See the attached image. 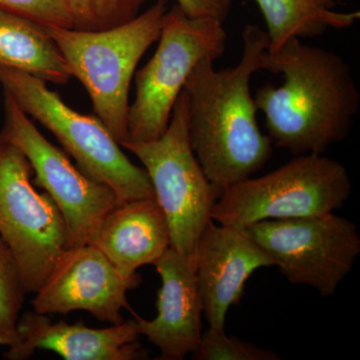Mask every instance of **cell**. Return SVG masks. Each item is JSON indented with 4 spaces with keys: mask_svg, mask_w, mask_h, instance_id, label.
Instances as JSON below:
<instances>
[{
    "mask_svg": "<svg viewBox=\"0 0 360 360\" xmlns=\"http://www.w3.org/2000/svg\"><path fill=\"white\" fill-rule=\"evenodd\" d=\"M243 42L238 65L217 70L212 58L201 59L184 86L191 148L220 193L262 169L274 149L258 124L250 90L251 78L262 70L269 37L259 26L248 25Z\"/></svg>",
    "mask_w": 360,
    "mask_h": 360,
    "instance_id": "1",
    "label": "cell"
},
{
    "mask_svg": "<svg viewBox=\"0 0 360 360\" xmlns=\"http://www.w3.org/2000/svg\"><path fill=\"white\" fill-rule=\"evenodd\" d=\"M262 70L283 77L255 96L276 148L293 155H324L347 139L359 113L360 94L349 65L340 54L291 39L265 52Z\"/></svg>",
    "mask_w": 360,
    "mask_h": 360,
    "instance_id": "2",
    "label": "cell"
},
{
    "mask_svg": "<svg viewBox=\"0 0 360 360\" xmlns=\"http://www.w3.org/2000/svg\"><path fill=\"white\" fill-rule=\"evenodd\" d=\"M165 0L123 25L84 32L47 27L63 53L72 77L89 92L97 117L118 143L127 136L129 87L142 56L160 39Z\"/></svg>",
    "mask_w": 360,
    "mask_h": 360,
    "instance_id": "3",
    "label": "cell"
},
{
    "mask_svg": "<svg viewBox=\"0 0 360 360\" xmlns=\"http://www.w3.org/2000/svg\"><path fill=\"white\" fill-rule=\"evenodd\" d=\"M0 84L26 115L56 135L85 175L110 187L120 203L155 200L146 170L129 160L98 117L73 110L46 82L30 73L0 68Z\"/></svg>",
    "mask_w": 360,
    "mask_h": 360,
    "instance_id": "4",
    "label": "cell"
},
{
    "mask_svg": "<svg viewBox=\"0 0 360 360\" xmlns=\"http://www.w3.org/2000/svg\"><path fill=\"white\" fill-rule=\"evenodd\" d=\"M352 194L347 167L324 155H296L283 167L227 187L213 206L217 224L246 229L269 219L326 214Z\"/></svg>",
    "mask_w": 360,
    "mask_h": 360,
    "instance_id": "5",
    "label": "cell"
},
{
    "mask_svg": "<svg viewBox=\"0 0 360 360\" xmlns=\"http://www.w3.org/2000/svg\"><path fill=\"white\" fill-rule=\"evenodd\" d=\"M226 39L220 21L191 18L177 4L167 9L155 53L135 75V97L129 104L124 141L160 139L191 71L201 59L221 58Z\"/></svg>",
    "mask_w": 360,
    "mask_h": 360,
    "instance_id": "6",
    "label": "cell"
},
{
    "mask_svg": "<svg viewBox=\"0 0 360 360\" xmlns=\"http://www.w3.org/2000/svg\"><path fill=\"white\" fill-rule=\"evenodd\" d=\"M186 96L182 90L165 134L151 141H123L148 172L155 200L167 217L170 248L195 258L201 233L220 194L194 155L188 137Z\"/></svg>",
    "mask_w": 360,
    "mask_h": 360,
    "instance_id": "7",
    "label": "cell"
},
{
    "mask_svg": "<svg viewBox=\"0 0 360 360\" xmlns=\"http://www.w3.org/2000/svg\"><path fill=\"white\" fill-rule=\"evenodd\" d=\"M32 172L20 149L0 139V236L27 293H37L70 248L65 219L51 196L34 188Z\"/></svg>",
    "mask_w": 360,
    "mask_h": 360,
    "instance_id": "8",
    "label": "cell"
},
{
    "mask_svg": "<svg viewBox=\"0 0 360 360\" xmlns=\"http://www.w3.org/2000/svg\"><path fill=\"white\" fill-rule=\"evenodd\" d=\"M291 284L335 295L360 255V234L352 220L333 212L269 219L246 229Z\"/></svg>",
    "mask_w": 360,
    "mask_h": 360,
    "instance_id": "9",
    "label": "cell"
},
{
    "mask_svg": "<svg viewBox=\"0 0 360 360\" xmlns=\"http://www.w3.org/2000/svg\"><path fill=\"white\" fill-rule=\"evenodd\" d=\"M0 139L16 146L30 161L33 184L44 189L65 219L70 248L89 243L106 214L120 205L115 191L75 167L6 92Z\"/></svg>",
    "mask_w": 360,
    "mask_h": 360,
    "instance_id": "10",
    "label": "cell"
},
{
    "mask_svg": "<svg viewBox=\"0 0 360 360\" xmlns=\"http://www.w3.org/2000/svg\"><path fill=\"white\" fill-rule=\"evenodd\" d=\"M141 276L124 277L96 246L68 250L35 293L32 305L41 314H68L84 310L98 321L122 323V310L130 309L127 293Z\"/></svg>",
    "mask_w": 360,
    "mask_h": 360,
    "instance_id": "11",
    "label": "cell"
},
{
    "mask_svg": "<svg viewBox=\"0 0 360 360\" xmlns=\"http://www.w3.org/2000/svg\"><path fill=\"white\" fill-rule=\"evenodd\" d=\"M194 266L202 314L210 328L224 329L227 312L240 302L246 281L274 262L246 229L210 220L198 241Z\"/></svg>",
    "mask_w": 360,
    "mask_h": 360,
    "instance_id": "12",
    "label": "cell"
},
{
    "mask_svg": "<svg viewBox=\"0 0 360 360\" xmlns=\"http://www.w3.org/2000/svg\"><path fill=\"white\" fill-rule=\"evenodd\" d=\"M18 342L8 347L4 359H28L37 349L51 350L66 360H137L148 355L139 342L135 319L90 328L82 322H53L46 314L27 311L18 319Z\"/></svg>",
    "mask_w": 360,
    "mask_h": 360,
    "instance_id": "13",
    "label": "cell"
},
{
    "mask_svg": "<svg viewBox=\"0 0 360 360\" xmlns=\"http://www.w3.org/2000/svg\"><path fill=\"white\" fill-rule=\"evenodd\" d=\"M161 278L158 316L135 315L141 335L160 350L161 360H182L200 345L202 302L193 260L172 248L155 262Z\"/></svg>",
    "mask_w": 360,
    "mask_h": 360,
    "instance_id": "14",
    "label": "cell"
},
{
    "mask_svg": "<svg viewBox=\"0 0 360 360\" xmlns=\"http://www.w3.org/2000/svg\"><path fill=\"white\" fill-rule=\"evenodd\" d=\"M89 245L132 278L139 267L155 264L170 248L169 225L156 200L127 201L106 214Z\"/></svg>",
    "mask_w": 360,
    "mask_h": 360,
    "instance_id": "15",
    "label": "cell"
},
{
    "mask_svg": "<svg viewBox=\"0 0 360 360\" xmlns=\"http://www.w3.org/2000/svg\"><path fill=\"white\" fill-rule=\"evenodd\" d=\"M0 68L65 84L72 77L46 26L0 9Z\"/></svg>",
    "mask_w": 360,
    "mask_h": 360,
    "instance_id": "16",
    "label": "cell"
},
{
    "mask_svg": "<svg viewBox=\"0 0 360 360\" xmlns=\"http://www.w3.org/2000/svg\"><path fill=\"white\" fill-rule=\"evenodd\" d=\"M269 37V52L278 51L291 39H311L329 28L345 30L360 18L356 13L335 11V0H255Z\"/></svg>",
    "mask_w": 360,
    "mask_h": 360,
    "instance_id": "17",
    "label": "cell"
},
{
    "mask_svg": "<svg viewBox=\"0 0 360 360\" xmlns=\"http://www.w3.org/2000/svg\"><path fill=\"white\" fill-rule=\"evenodd\" d=\"M26 293L18 262L0 236V345L11 347L18 342V322Z\"/></svg>",
    "mask_w": 360,
    "mask_h": 360,
    "instance_id": "18",
    "label": "cell"
},
{
    "mask_svg": "<svg viewBox=\"0 0 360 360\" xmlns=\"http://www.w3.org/2000/svg\"><path fill=\"white\" fill-rule=\"evenodd\" d=\"M148 0H66L72 28L98 32L123 25L139 15Z\"/></svg>",
    "mask_w": 360,
    "mask_h": 360,
    "instance_id": "19",
    "label": "cell"
},
{
    "mask_svg": "<svg viewBox=\"0 0 360 360\" xmlns=\"http://www.w3.org/2000/svg\"><path fill=\"white\" fill-rule=\"evenodd\" d=\"M195 360H279L276 352L265 349L236 336L224 329L210 328L201 336L200 345L191 354Z\"/></svg>",
    "mask_w": 360,
    "mask_h": 360,
    "instance_id": "20",
    "label": "cell"
},
{
    "mask_svg": "<svg viewBox=\"0 0 360 360\" xmlns=\"http://www.w3.org/2000/svg\"><path fill=\"white\" fill-rule=\"evenodd\" d=\"M0 9L46 27L72 28L66 0H0Z\"/></svg>",
    "mask_w": 360,
    "mask_h": 360,
    "instance_id": "21",
    "label": "cell"
},
{
    "mask_svg": "<svg viewBox=\"0 0 360 360\" xmlns=\"http://www.w3.org/2000/svg\"><path fill=\"white\" fill-rule=\"evenodd\" d=\"M177 6L193 18H212L224 23L229 18L234 0H176Z\"/></svg>",
    "mask_w": 360,
    "mask_h": 360,
    "instance_id": "22",
    "label": "cell"
},
{
    "mask_svg": "<svg viewBox=\"0 0 360 360\" xmlns=\"http://www.w3.org/2000/svg\"><path fill=\"white\" fill-rule=\"evenodd\" d=\"M335 2H340V1H343V0H335Z\"/></svg>",
    "mask_w": 360,
    "mask_h": 360,
    "instance_id": "23",
    "label": "cell"
}]
</instances>
